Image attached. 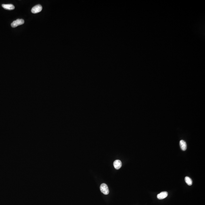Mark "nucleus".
<instances>
[{"label": "nucleus", "instance_id": "nucleus-6", "mask_svg": "<svg viewBox=\"0 0 205 205\" xmlns=\"http://www.w3.org/2000/svg\"><path fill=\"white\" fill-rule=\"evenodd\" d=\"M180 148L182 150L185 151L187 149V144L186 142L184 140H182L180 142Z\"/></svg>", "mask_w": 205, "mask_h": 205}, {"label": "nucleus", "instance_id": "nucleus-1", "mask_svg": "<svg viewBox=\"0 0 205 205\" xmlns=\"http://www.w3.org/2000/svg\"><path fill=\"white\" fill-rule=\"evenodd\" d=\"M100 190L104 195H107L109 194V190L108 187L106 184L105 183H102L100 187Z\"/></svg>", "mask_w": 205, "mask_h": 205}, {"label": "nucleus", "instance_id": "nucleus-2", "mask_svg": "<svg viewBox=\"0 0 205 205\" xmlns=\"http://www.w3.org/2000/svg\"><path fill=\"white\" fill-rule=\"evenodd\" d=\"M24 23V21L23 19H17L12 22L11 26L12 27H16L18 26L22 25Z\"/></svg>", "mask_w": 205, "mask_h": 205}, {"label": "nucleus", "instance_id": "nucleus-7", "mask_svg": "<svg viewBox=\"0 0 205 205\" xmlns=\"http://www.w3.org/2000/svg\"><path fill=\"white\" fill-rule=\"evenodd\" d=\"M2 7L5 9L8 10H13L14 9V6L11 4H2Z\"/></svg>", "mask_w": 205, "mask_h": 205}, {"label": "nucleus", "instance_id": "nucleus-3", "mask_svg": "<svg viewBox=\"0 0 205 205\" xmlns=\"http://www.w3.org/2000/svg\"><path fill=\"white\" fill-rule=\"evenodd\" d=\"M42 10V7L40 5H37L33 7L31 10L33 14H35L41 12Z\"/></svg>", "mask_w": 205, "mask_h": 205}, {"label": "nucleus", "instance_id": "nucleus-4", "mask_svg": "<svg viewBox=\"0 0 205 205\" xmlns=\"http://www.w3.org/2000/svg\"><path fill=\"white\" fill-rule=\"evenodd\" d=\"M113 164L115 169H119L122 167V163L120 160H116L114 162Z\"/></svg>", "mask_w": 205, "mask_h": 205}, {"label": "nucleus", "instance_id": "nucleus-8", "mask_svg": "<svg viewBox=\"0 0 205 205\" xmlns=\"http://www.w3.org/2000/svg\"><path fill=\"white\" fill-rule=\"evenodd\" d=\"M185 181L186 183H187L188 185H189V186H191L192 185V183H193L192 180L190 178H189L188 177H185Z\"/></svg>", "mask_w": 205, "mask_h": 205}, {"label": "nucleus", "instance_id": "nucleus-5", "mask_svg": "<svg viewBox=\"0 0 205 205\" xmlns=\"http://www.w3.org/2000/svg\"><path fill=\"white\" fill-rule=\"evenodd\" d=\"M168 196V193L166 191L162 192L157 195L158 199H163L165 198Z\"/></svg>", "mask_w": 205, "mask_h": 205}]
</instances>
